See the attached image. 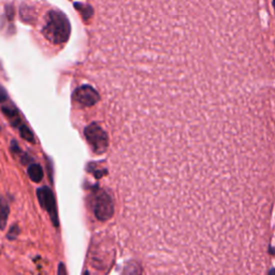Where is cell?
I'll return each mask as SVG.
<instances>
[{"mask_svg":"<svg viewBox=\"0 0 275 275\" xmlns=\"http://www.w3.org/2000/svg\"><path fill=\"white\" fill-rule=\"evenodd\" d=\"M20 134L22 136V138H24L25 140L30 141V142H34V136H32L30 130L28 129L26 126H24V125L20 126Z\"/></svg>","mask_w":275,"mask_h":275,"instance_id":"7","label":"cell"},{"mask_svg":"<svg viewBox=\"0 0 275 275\" xmlns=\"http://www.w3.org/2000/svg\"><path fill=\"white\" fill-rule=\"evenodd\" d=\"M70 23L67 16L60 11L52 10L48 13L42 34L54 44L64 43L70 36Z\"/></svg>","mask_w":275,"mask_h":275,"instance_id":"2","label":"cell"},{"mask_svg":"<svg viewBox=\"0 0 275 275\" xmlns=\"http://www.w3.org/2000/svg\"><path fill=\"white\" fill-rule=\"evenodd\" d=\"M108 138L159 150L220 146L274 125V66L208 53L132 62L92 74Z\"/></svg>","mask_w":275,"mask_h":275,"instance_id":"1","label":"cell"},{"mask_svg":"<svg viewBox=\"0 0 275 275\" xmlns=\"http://www.w3.org/2000/svg\"><path fill=\"white\" fill-rule=\"evenodd\" d=\"M8 92L4 88V86L0 84V104H4L6 100H8Z\"/></svg>","mask_w":275,"mask_h":275,"instance_id":"8","label":"cell"},{"mask_svg":"<svg viewBox=\"0 0 275 275\" xmlns=\"http://www.w3.org/2000/svg\"><path fill=\"white\" fill-rule=\"evenodd\" d=\"M2 113L6 115L13 126H20V118L18 115V110L12 106H4L2 108Z\"/></svg>","mask_w":275,"mask_h":275,"instance_id":"4","label":"cell"},{"mask_svg":"<svg viewBox=\"0 0 275 275\" xmlns=\"http://www.w3.org/2000/svg\"><path fill=\"white\" fill-rule=\"evenodd\" d=\"M28 176H30V178L34 180V182L36 183L40 182L43 178V172L40 166L37 164H32L30 167L28 168Z\"/></svg>","mask_w":275,"mask_h":275,"instance_id":"6","label":"cell"},{"mask_svg":"<svg viewBox=\"0 0 275 275\" xmlns=\"http://www.w3.org/2000/svg\"><path fill=\"white\" fill-rule=\"evenodd\" d=\"M9 212L10 208L8 202L0 194V230H4L6 222H8Z\"/></svg>","mask_w":275,"mask_h":275,"instance_id":"5","label":"cell"},{"mask_svg":"<svg viewBox=\"0 0 275 275\" xmlns=\"http://www.w3.org/2000/svg\"><path fill=\"white\" fill-rule=\"evenodd\" d=\"M38 199L40 201L41 206L46 210V211L50 214V216H52L55 225H57L55 201H54V197H53L52 192H50L48 188H46V187L41 188V190H38Z\"/></svg>","mask_w":275,"mask_h":275,"instance_id":"3","label":"cell"}]
</instances>
